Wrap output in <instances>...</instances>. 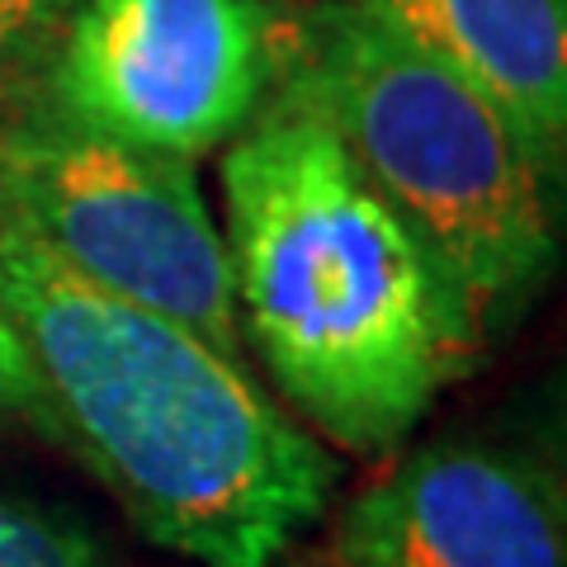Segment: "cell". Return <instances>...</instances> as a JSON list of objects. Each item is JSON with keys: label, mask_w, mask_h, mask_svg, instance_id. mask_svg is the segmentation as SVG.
Segmentation results:
<instances>
[{"label": "cell", "mask_w": 567, "mask_h": 567, "mask_svg": "<svg viewBox=\"0 0 567 567\" xmlns=\"http://www.w3.org/2000/svg\"><path fill=\"white\" fill-rule=\"evenodd\" d=\"M0 567H114L85 520L0 492Z\"/></svg>", "instance_id": "obj_8"}, {"label": "cell", "mask_w": 567, "mask_h": 567, "mask_svg": "<svg viewBox=\"0 0 567 567\" xmlns=\"http://www.w3.org/2000/svg\"><path fill=\"white\" fill-rule=\"evenodd\" d=\"M0 308L76 450L152 544L275 567L327 516L341 468L199 331L100 289L0 199Z\"/></svg>", "instance_id": "obj_2"}, {"label": "cell", "mask_w": 567, "mask_h": 567, "mask_svg": "<svg viewBox=\"0 0 567 567\" xmlns=\"http://www.w3.org/2000/svg\"><path fill=\"white\" fill-rule=\"evenodd\" d=\"M303 567H567L563 483L496 440H431L369 477Z\"/></svg>", "instance_id": "obj_6"}, {"label": "cell", "mask_w": 567, "mask_h": 567, "mask_svg": "<svg viewBox=\"0 0 567 567\" xmlns=\"http://www.w3.org/2000/svg\"><path fill=\"white\" fill-rule=\"evenodd\" d=\"M289 24L279 0H81L43 58L39 104L137 147L204 156L270 100Z\"/></svg>", "instance_id": "obj_5"}, {"label": "cell", "mask_w": 567, "mask_h": 567, "mask_svg": "<svg viewBox=\"0 0 567 567\" xmlns=\"http://www.w3.org/2000/svg\"><path fill=\"white\" fill-rule=\"evenodd\" d=\"M0 416L52 440V445H62L58 412H52V402L39 383V369H33L29 350L20 341V331H14V322L6 317V308H0Z\"/></svg>", "instance_id": "obj_10"}, {"label": "cell", "mask_w": 567, "mask_h": 567, "mask_svg": "<svg viewBox=\"0 0 567 567\" xmlns=\"http://www.w3.org/2000/svg\"><path fill=\"white\" fill-rule=\"evenodd\" d=\"M477 85L548 185L567 162V0H354Z\"/></svg>", "instance_id": "obj_7"}, {"label": "cell", "mask_w": 567, "mask_h": 567, "mask_svg": "<svg viewBox=\"0 0 567 567\" xmlns=\"http://www.w3.org/2000/svg\"><path fill=\"white\" fill-rule=\"evenodd\" d=\"M81 0H0V100L39 66Z\"/></svg>", "instance_id": "obj_9"}, {"label": "cell", "mask_w": 567, "mask_h": 567, "mask_svg": "<svg viewBox=\"0 0 567 567\" xmlns=\"http://www.w3.org/2000/svg\"><path fill=\"white\" fill-rule=\"evenodd\" d=\"M0 199L62 265L241 360L223 227L194 156L137 147L48 104L0 123Z\"/></svg>", "instance_id": "obj_4"}, {"label": "cell", "mask_w": 567, "mask_h": 567, "mask_svg": "<svg viewBox=\"0 0 567 567\" xmlns=\"http://www.w3.org/2000/svg\"><path fill=\"white\" fill-rule=\"evenodd\" d=\"M233 308L317 440L388 454L473 374L483 317L468 289L289 95L223 152Z\"/></svg>", "instance_id": "obj_1"}, {"label": "cell", "mask_w": 567, "mask_h": 567, "mask_svg": "<svg viewBox=\"0 0 567 567\" xmlns=\"http://www.w3.org/2000/svg\"><path fill=\"white\" fill-rule=\"evenodd\" d=\"M275 95L346 142L468 289L483 327L511 322L554 275L558 223L520 133L496 104L354 0H312L289 24Z\"/></svg>", "instance_id": "obj_3"}]
</instances>
